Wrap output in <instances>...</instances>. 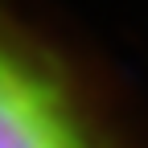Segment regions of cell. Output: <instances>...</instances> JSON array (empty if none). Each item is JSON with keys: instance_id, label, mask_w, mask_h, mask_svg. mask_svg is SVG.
<instances>
[{"instance_id": "1", "label": "cell", "mask_w": 148, "mask_h": 148, "mask_svg": "<svg viewBox=\"0 0 148 148\" xmlns=\"http://www.w3.org/2000/svg\"><path fill=\"white\" fill-rule=\"evenodd\" d=\"M0 148H103L62 70L8 29H0Z\"/></svg>"}]
</instances>
